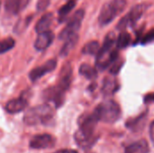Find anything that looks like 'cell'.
I'll list each match as a JSON object with an SVG mask.
<instances>
[{
	"label": "cell",
	"mask_w": 154,
	"mask_h": 153,
	"mask_svg": "<svg viewBox=\"0 0 154 153\" xmlns=\"http://www.w3.org/2000/svg\"><path fill=\"white\" fill-rule=\"evenodd\" d=\"M97 123L98 120L94 114L83 115L79 118V129L74 136L78 146L82 149H89L96 143L97 137L95 134V130Z\"/></svg>",
	"instance_id": "6da1fadb"
},
{
	"label": "cell",
	"mask_w": 154,
	"mask_h": 153,
	"mask_svg": "<svg viewBox=\"0 0 154 153\" xmlns=\"http://www.w3.org/2000/svg\"><path fill=\"white\" fill-rule=\"evenodd\" d=\"M53 115V110L49 105H40L30 108L24 114L23 122L27 125L47 124L52 120Z\"/></svg>",
	"instance_id": "7a4b0ae2"
},
{
	"label": "cell",
	"mask_w": 154,
	"mask_h": 153,
	"mask_svg": "<svg viewBox=\"0 0 154 153\" xmlns=\"http://www.w3.org/2000/svg\"><path fill=\"white\" fill-rule=\"evenodd\" d=\"M93 114L98 122L101 121L106 124H113L120 118L121 109L116 102L107 100L99 104L96 107Z\"/></svg>",
	"instance_id": "3957f363"
},
{
	"label": "cell",
	"mask_w": 154,
	"mask_h": 153,
	"mask_svg": "<svg viewBox=\"0 0 154 153\" xmlns=\"http://www.w3.org/2000/svg\"><path fill=\"white\" fill-rule=\"evenodd\" d=\"M126 5V0H111L110 2L106 3L102 7L98 16V22L100 25L105 26L109 24L125 10Z\"/></svg>",
	"instance_id": "277c9868"
},
{
	"label": "cell",
	"mask_w": 154,
	"mask_h": 153,
	"mask_svg": "<svg viewBox=\"0 0 154 153\" xmlns=\"http://www.w3.org/2000/svg\"><path fill=\"white\" fill-rule=\"evenodd\" d=\"M148 6L149 5L147 4H139L134 6L128 12V14L120 20L119 23L117 24V28L121 31H124L127 26L135 24L136 22L146 12V10L148 9Z\"/></svg>",
	"instance_id": "5b68a950"
},
{
	"label": "cell",
	"mask_w": 154,
	"mask_h": 153,
	"mask_svg": "<svg viewBox=\"0 0 154 153\" xmlns=\"http://www.w3.org/2000/svg\"><path fill=\"white\" fill-rule=\"evenodd\" d=\"M84 15H85V11L83 9L78 10L69 19L66 27L60 33V39L66 40L74 34H78V32L81 26V23L84 18Z\"/></svg>",
	"instance_id": "8992f818"
},
{
	"label": "cell",
	"mask_w": 154,
	"mask_h": 153,
	"mask_svg": "<svg viewBox=\"0 0 154 153\" xmlns=\"http://www.w3.org/2000/svg\"><path fill=\"white\" fill-rule=\"evenodd\" d=\"M55 141L53 137L50 134L44 133L35 135L34 137H32V140L30 141V147L35 150H42L52 147Z\"/></svg>",
	"instance_id": "52a82bcc"
},
{
	"label": "cell",
	"mask_w": 154,
	"mask_h": 153,
	"mask_svg": "<svg viewBox=\"0 0 154 153\" xmlns=\"http://www.w3.org/2000/svg\"><path fill=\"white\" fill-rule=\"evenodd\" d=\"M64 94L65 91L59 87H52L46 89L43 93V96L47 101L52 102L56 107L62 106L64 102Z\"/></svg>",
	"instance_id": "ba28073f"
},
{
	"label": "cell",
	"mask_w": 154,
	"mask_h": 153,
	"mask_svg": "<svg viewBox=\"0 0 154 153\" xmlns=\"http://www.w3.org/2000/svg\"><path fill=\"white\" fill-rule=\"evenodd\" d=\"M56 66H57V61L55 60H50L46 61L44 64L41 65L40 67L33 69L30 72L29 77L32 81H36L42 76L56 69Z\"/></svg>",
	"instance_id": "9c48e42d"
},
{
	"label": "cell",
	"mask_w": 154,
	"mask_h": 153,
	"mask_svg": "<svg viewBox=\"0 0 154 153\" xmlns=\"http://www.w3.org/2000/svg\"><path fill=\"white\" fill-rule=\"evenodd\" d=\"M71 79H72V69L69 64H66L62 67L60 72L58 87L66 92L70 87Z\"/></svg>",
	"instance_id": "30bf717a"
},
{
	"label": "cell",
	"mask_w": 154,
	"mask_h": 153,
	"mask_svg": "<svg viewBox=\"0 0 154 153\" xmlns=\"http://www.w3.org/2000/svg\"><path fill=\"white\" fill-rule=\"evenodd\" d=\"M53 39H54V33L50 30L40 32L34 42V48L37 50H44L51 44Z\"/></svg>",
	"instance_id": "8fae6325"
},
{
	"label": "cell",
	"mask_w": 154,
	"mask_h": 153,
	"mask_svg": "<svg viewBox=\"0 0 154 153\" xmlns=\"http://www.w3.org/2000/svg\"><path fill=\"white\" fill-rule=\"evenodd\" d=\"M30 0H5V11L11 14H17L23 11L28 5Z\"/></svg>",
	"instance_id": "7c38bea8"
},
{
	"label": "cell",
	"mask_w": 154,
	"mask_h": 153,
	"mask_svg": "<svg viewBox=\"0 0 154 153\" xmlns=\"http://www.w3.org/2000/svg\"><path fill=\"white\" fill-rule=\"evenodd\" d=\"M27 100L23 96H21L19 98H14L7 102V104L5 105V110L9 114H17L23 111L27 107Z\"/></svg>",
	"instance_id": "4fadbf2b"
},
{
	"label": "cell",
	"mask_w": 154,
	"mask_h": 153,
	"mask_svg": "<svg viewBox=\"0 0 154 153\" xmlns=\"http://www.w3.org/2000/svg\"><path fill=\"white\" fill-rule=\"evenodd\" d=\"M150 152V149H149V145L148 142L143 139L140 140L134 143H132L130 145H128L125 150V153H149Z\"/></svg>",
	"instance_id": "5bb4252c"
},
{
	"label": "cell",
	"mask_w": 154,
	"mask_h": 153,
	"mask_svg": "<svg viewBox=\"0 0 154 153\" xmlns=\"http://www.w3.org/2000/svg\"><path fill=\"white\" fill-rule=\"evenodd\" d=\"M146 122V113L139 115L134 119H131L126 123V126L133 132H140L143 129Z\"/></svg>",
	"instance_id": "9a60e30c"
},
{
	"label": "cell",
	"mask_w": 154,
	"mask_h": 153,
	"mask_svg": "<svg viewBox=\"0 0 154 153\" xmlns=\"http://www.w3.org/2000/svg\"><path fill=\"white\" fill-rule=\"evenodd\" d=\"M52 20H53V15L51 13H48V14H45L36 23L35 25V31L40 33V32H45V31H48L51 23H52Z\"/></svg>",
	"instance_id": "2e32d148"
},
{
	"label": "cell",
	"mask_w": 154,
	"mask_h": 153,
	"mask_svg": "<svg viewBox=\"0 0 154 153\" xmlns=\"http://www.w3.org/2000/svg\"><path fill=\"white\" fill-rule=\"evenodd\" d=\"M79 41V35L78 34H74L70 37H69L68 39L65 40V43L60 50V55L62 57H66L70 51L71 50L74 49V47L77 45Z\"/></svg>",
	"instance_id": "e0dca14e"
},
{
	"label": "cell",
	"mask_w": 154,
	"mask_h": 153,
	"mask_svg": "<svg viewBox=\"0 0 154 153\" xmlns=\"http://www.w3.org/2000/svg\"><path fill=\"white\" fill-rule=\"evenodd\" d=\"M75 5H76V1L75 0H69L64 5L61 6V8L59 10V13H58L59 14V21L60 23L65 21L67 16L69 14V13L75 7Z\"/></svg>",
	"instance_id": "ac0fdd59"
},
{
	"label": "cell",
	"mask_w": 154,
	"mask_h": 153,
	"mask_svg": "<svg viewBox=\"0 0 154 153\" xmlns=\"http://www.w3.org/2000/svg\"><path fill=\"white\" fill-rule=\"evenodd\" d=\"M118 89V85L116 80L111 78H106L104 81V85L102 87V92L106 96H110L114 94Z\"/></svg>",
	"instance_id": "d6986e66"
},
{
	"label": "cell",
	"mask_w": 154,
	"mask_h": 153,
	"mask_svg": "<svg viewBox=\"0 0 154 153\" xmlns=\"http://www.w3.org/2000/svg\"><path fill=\"white\" fill-rule=\"evenodd\" d=\"M79 73L88 79H95L97 76V72L95 68L88 64H82L79 68Z\"/></svg>",
	"instance_id": "ffe728a7"
},
{
	"label": "cell",
	"mask_w": 154,
	"mask_h": 153,
	"mask_svg": "<svg viewBox=\"0 0 154 153\" xmlns=\"http://www.w3.org/2000/svg\"><path fill=\"white\" fill-rule=\"evenodd\" d=\"M130 42H131V35L127 32L122 31L116 41V49H125L130 44Z\"/></svg>",
	"instance_id": "44dd1931"
},
{
	"label": "cell",
	"mask_w": 154,
	"mask_h": 153,
	"mask_svg": "<svg viewBox=\"0 0 154 153\" xmlns=\"http://www.w3.org/2000/svg\"><path fill=\"white\" fill-rule=\"evenodd\" d=\"M100 49L99 43L97 41H92L88 42L82 49V53L87 55H97Z\"/></svg>",
	"instance_id": "7402d4cb"
},
{
	"label": "cell",
	"mask_w": 154,
	"mask_h": 153,
	"mask_svg": "<svg viewBox=\"0 0 154 153\" xmlns=\"http://www.w3.org/2000/svg\"><path fill=\"white\" fill-rule=\"evenodd\" d=\"M15 45V41L13 38H5L2 41H0V54L5 53L12 50Z\"/></svg>",
	"instance_id": "603a6c76"
},
{
	"label": "cell",
	"mask_w": 154,
	"mask_h": 153,
	"mask_svg": "<svg viewBox=\"0 0 154 153\" xmlns=\"http://www.w3.org/2000/svg\"><path fill=\"white\" fill-rule=\"evenodd\" d=\"M154 41V28L153 29H152L148 33H146V34L143 37V39H142L141 42H142L143 44H147V43H150V42H152V41Z\"/></svg>",
	"instance_id": "cb8c5ba5"
},
{
	"label": "cell",
	"mask_w": 154,
	"mask_h": 153,
	"mask_svg": "<svg viewBox=\"0 0 154 153\" xmlns=\"http://www.w3.org/2000/svg\"><path fill=\"white\" fill-rule=\"evenodd\" d=\"M49 5H50V0H39L37 4V8L39 11H43L48 7Z\"/></svg>",
	"instance_id": "d4e9b609"
},
{
	"label": "cell",
	"mask_w": 154,
	"mask_h": 153,
	"mask_svg": "<svg viewBox=\"0 0 154 153\" xmlns=\"http://www.w3.org/2000/svg\"><path fill=\"white\" fill-rule=\"evenodd\" d=\"M154 102V94H148L144 97V103L145 104H151Z\"/></svg>",
	"instance_id": "484cf974"
},
{
	"label": "cell",
	"mask_w": 154,
	"mask_h": 153,
	"mask_svg": "<svg viewBox=\"0 0 154 153\" xmlns=\"http://www.w3.org/2000/svg\"><path fill=\"white\" fill-rule=\"evenodd\" d=\"M150 137H151V140L154 145V121L150 125Z\"/></svg>",
	"instance_id": "4316f807"
},
{
	"label": "cell",
	"mask_w": 154,
	"mask_h": 153,
	"mask_svg": "<svg viewBox=\"0 0 154 153\" xmlns=\"http://www.w3.org/2000/svg\"><path fill=\"white\" fill-rule=\"evenodd\" d=\"M61 153H78V151H75V150H65Z\"/></svg>",
	"instance_id": "83f0119b"
},
{
	"label": "cell",
	"mask_w": 154,
	"mask_h": 153,
	"mask_svg": "<svg viewBox=\"0 0 154 153\" xmlns=\"http://www.w3.org/2000/svg\"><path fill=\"white\" fill-rule=\"evenodd\" d=\"M0 5H1V3H0Z\"/></svg>",
	"instance_id": "f1b7e54d"
}]
</instances>
